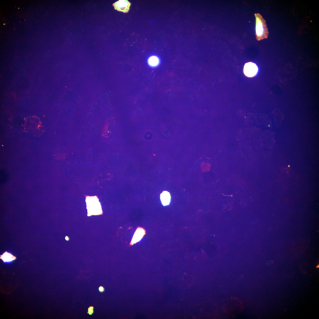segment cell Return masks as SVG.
Returning a JSON list of instances; mask_svg holds the SVG:
<instances>
[{
  "label": "cell",
  "instance_id": "6da1fadb",
  "mask_svg": "<svg viewBox=\"0 0 319 319\" xmlns=\"http://www.w3.org/2000/svg\"><path fill=\"white\" fill-rule=\"evenodd\" d=\"M256 19L255 35L258 40L267 38L268 32L265 20L259 13L254 14Z\"/></svg>",
  "mask_w": 319,
  "mask_h": 319
},
{
  "label": "cell",
  "instance_id": "7a4b0ae2",
  "mask_svg": "<svg viewBox=\"0 0 319 319\" xmlns=\"http://www.w3.org/2000/svg\"><path fill=\"white\" fill-rule=\"evenodd\" d=\"M86 201L89 215H99L102 213L101 205L97 196H87Z\"/></svg>",
  "mask_w": 319,
  "mask_h": 319
},
{
  "label": "cell",
  "instance_id": "3957f363",
  "mask_svg": "<svg viewBox=\"0 0 319 319\" xmlns=\"http://www.w3.org/2000/svg\"><path fill=\"white\" fill-rule=\"evenodd\" d=\"M25 126V129H27L28 132L36 135L41 133V123L39 119L36 117H31L28 118Z\"/></svg>",
  "mask_w": 319,
  "mask_h": 319
},
{
  "label": "cell",
  "instance_id": "277c9868",
  "mask_svg": "<svg viewBox=\"0 0 319 319\" xmlns=\"http://www.w3.org/2000/svg\"><path fill=\"white\" fill-rule=\"evenodd\" d=\"M244 72L247 77H252L255 76L258 71V68L255 63L249 62L245 63L244 67Z\"/></svg>",
  "mask_w": 319,
  "mask_h": 319
},
{
  "label": "cell",
  "instance_id": "5b68a950",
  "mask_svg": "<svg viewBox=\"0 0 319 319\" xmlns=\"http://www.w3.org/2000/svg\"><path fill=\"white\" fill-rule=\"evenodd\" d=\"M131 5V3L126 0H118L113 4L115 9L124 13L128 12Z\"/></svg>",
  "mask_w": 319,
  "mask_h": 319
},
{
  "label": "cell",
  "instance_id": "8992f818",
  "mask_svg": "<svg viewBox=\"0 0 319 319\" xmlns=\"http://www.w3.org/2000/svg\"><path fill=\"white\" fill-rule=\"evenodd\" d=\"M145 233L144 230L140 227H138L134 233L130 244L131 245L139 241Z\"/></svg>",
  "mask_w": 319,
  "mask_h": 319
},
{
  "label": "cell",
  "instance_id": "52a82bcc",
  "mask_svg": "<svg viewBox=\"0 0 319 319\" xmlns=\"http://www.w3.org/2000/svg\"><path fill=\"white\" fill-rule=\"evenodd\" d=\"M171 196L170 193L167 191H163L160 195V198L162 204L164 206L168 205L170 201Z\"/></svg>",
  "mask_w": 319,
  "mask_h": 319
},
{
  "label": "cell",
  "instance_id": "ba28073f",
  "mask_svg": "<svg viewBox=\"0 0 319 319\" xmlns=\"http://www.w3.org/2000/svg\"><path fill=\"white\" fill-rule=\"evenodd\" d=\"M148 62L149 65L151 66L155 67L159 65L160 60L157 57L152 56L149 58Z\"/></svg>",
  "mask_w": 319,
  "mask_h": 319
},
{
  "label": "cell",
  "instance_id": "9c48e42d",
  "mask_svg": "<svg viewBox=\"0 0 319 319\" xmlns=\"http://www.w3.org/2000/svg\"><path fill=\"white\" fill-rule=\"evenodd\" d=\"M2 256V259L4 261H10L14 259L13 256L8 253H6Z\"/></svg>",
  "mask_w": 319,
  "mask_h": 319
},
{
  "label": "cell",
  "instance_id": "30bf717a",
  "mask_svg": "<svg viewBox=\"0 0 319 319\" xmlns=\"http://www.w3.org/2000/svg\"><path fill=\"white\" fill-rule=\"evenodd\" d=\"M8 175L6 172H0V180L1 183H5L7 180Z\"/></svg>",
  "mask_w": 319,
  "mask_h": 319
},
{
  "label": "cell",
  "instance_id": "8fae6325",
  "mask_svg": "<svg viewBox=\"0 0 319 319\" xmlns=\"http://www.w3.org/2000/svg\"><path fill=\"white\" fill-rule=\"evenodd\" d=\"M94 307L93 306H90L88 308L87 313L89 315H92L94 313Z\"/></svg>",
  "mask_w": 319,
  "mask_h": 319
},
{
  "label": "cell",
  "instance_id": "7c38bea8",
  "mask_svg": "<svg viewBox=\"0 0 319 319\" xmlns=\"http://www.w3.org/2000/svg\"><path fill=\"white\" fill-rule=\"evenodd\" d=\"M98 290L99 292L102 293L105 291V289L103 287L100 286L98 288Z\"/></svg>",
  "mask_w": 319,
  "mask_h": 319
},
{
  "label": "cell",
  "instance_id": "4fadbf2b",
  "mask_svg": "<svg viewBox=\"0 0 319 319\" xmlns=\"http://www.w3.org/2000/svg\"><path fill=\"white\" fill-rule=\"evenodd\" d=\"M317 268H319V265L318 266H317Z\"/></svg>",
  "mask_w": 319,
  "mask_h": 319
}]
</instances>
